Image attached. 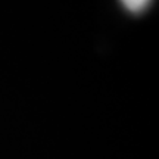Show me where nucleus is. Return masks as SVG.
Returning <instances> with one entry per match:
<instances>
[{
    "label": "nucleus",
    "instance_id": "nucleus-1",
    "mask_svg": "<svg viewBox=\"0 0 159 159\" xmlns=\"http://www.w3.org/2000/svg\"><path fill=\"white\" fill-rule=\"evenodd\" d=\"M152 0H119V3L131 13H142L148 9Z\"/></svg>",
    "mask_w": 159,
    "mask_h": 159
}]
</instances>
